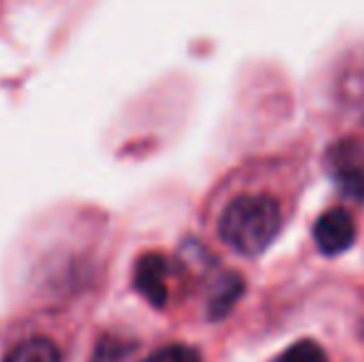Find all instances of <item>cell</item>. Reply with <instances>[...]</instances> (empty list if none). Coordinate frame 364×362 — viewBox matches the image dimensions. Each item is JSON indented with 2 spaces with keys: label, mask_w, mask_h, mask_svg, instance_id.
Listing matches in <instances>:
<instances>
[{
  "label": "cell",
  "mask_w": 364,
  "mask_h": 362,
  "mask_svg": "<svg viewBox=\"0 0 364 362\" xmlns=\"http://www.w3.org/2000/svg\"><path fill=\"white\" fill-rule=\"evenodd\" d=\"M325 166L345 196L364 201V151L357 142L342 139L325 154Z\"/></svg>",
  "instance_id": "cell-2"
},
{
  "label": "cell",
  "mask_w": 364,
  "mask_h": 362,
  "mask_svg": "<svg viewBox=\"0 0 364 362\" xmlns=\"http://www.w3.org/2000/svg\"><path fill=\"white\" fill-rule=\"evenodd\" d=\"M337 95L347 110L364 117V48L347 55L337 75Z\"/></svg>",
  "instance_id": "cell-4"
},
{
  "label": "cell",
  "mask_w": 364,
  "mask_h": 362,
  "mask_svg": "<svg viewBox=\"0 0 364 362\" xmlns=\"http://www.w3.org/2000/svg\"><path fill=\"white\" fill-rule=\"evenodd\" d=\"M243 278L238 273H225L223 278L218 280V285L213 288L211 300H208V318L211 320H223L230 310L235 308L238 298L243 295Z\"/></svg>",
  "instance_id": "cell-6"
},
{
  "label": "cell",
  "mask_w": 364,
  "mask_h": 362,
  "mask_svg": "<svg viewBox=\"0 0 364 362\" xmlns=\"http://www.w3.org/2000/svg\"><path fill=\"white\" fill-rule=\"evenodd\" d=\"M122 355H124V348L114 343H100V350H97L95 360L92 362H119Z\"/></svg>",
  "instance_id": "cell-10"
},
{
  "label": "cell",
  "mask_w": 364,
  "mask_h": 362,
  "mask_svg": "<svg viewBox=\"0 0 364 362\" xmlns=\"http://www.w3.org/2000/svg\"><path fill=\"white\" fill-rule=\"evenodd\" d=\"M312 236H315V243L325 256H340L347 248H352L357 236V226L355 218L347 208L337 206L325 211L320 218L315 221V228H312Z\"/></svg>",
  "instance_id": "cell-3"
},
{
  "label": "cell",
  "mask_w": 364,
  "mask_h": 362,
  "mask_svg": "<svg viewBox=\"0 0 364 362\" xmlns=\"http://www.w3.org/2000/svg\"><path fill=\"white\" fill-rule=\"evenodd\" d=\"M283 228L280 203L268 193H245L225 206L218 233L235 253L258 258L270 248Z\"/></svg>",
  "instance_id": "cell-1"
},
{
  "label": "cell",
  "mask_w": 364,
  "mask_h": 362,
  "mask_svg": "<svg viewBox=\"0 0 364 362\" xmlns=\"http://www.w3.org/2000/svg\"><path fill=\"white\" fill-rule=\"evenodd\" d=\"M3 362H63V355L53 340L33 338L10 350Z\"/></svg>",
  "instance_id": "cell-7"
},
{
  "label": "cell",
  "mask_w": 364,
  "mask_h": 362,
  "mask_svg": "<svg viewBox=\"0 0 364 362\" xmlns=\"http://www.w3.org/2000/svg\"><path fill=\"white\" fill-rule=\"evenodd\" d=\"M141 362H201V355L188 345H166Z\"/></svg>",
  "instance_id": "cell-9"
},
{
  "label": "cell",
  "mask_w": 364,
  "mask_h": 362,
  "mask_svg": "<svg viewBox=\"0 0 364 362\" xmlns=\"http://www.w3.org/2000/svg\"><path fill=\"white\" fill-rule=\"evenodd\" d=\"M134 285L154 308H164L168 298L166 261H164L159 253H149V256L139 258L136 271H134Z\"/></svg>",
  "instance_id": "cell-5"
},
{
  "label": "cell",
  "mask_w": 364,
  "mask_h": 362,
  "mask_svg": "<svg viewBox=\"0 0 364 362\" xmlns=\"http://www.w3.org/2000/svg\"><path fill=\"white\" fill-rule=\"evenodd\" d=\"M275 362H327V353L315 340H297Z\"/></svg>",
  "instance_id": "cell-8"
}]
</instances>
